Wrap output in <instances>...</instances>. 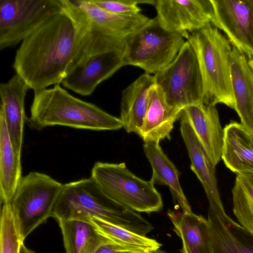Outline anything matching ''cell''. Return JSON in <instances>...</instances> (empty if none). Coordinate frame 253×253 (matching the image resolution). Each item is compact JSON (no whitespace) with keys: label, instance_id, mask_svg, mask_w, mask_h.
Wrapping results in <instances>:
<instances>
[{"label":"cell","instance_id":"obj_1","mask_svg":"<svg viewBox=\"0 0 253 253\" xmlns=\"http://www.w3.org/2000/svg\"><path fill=\"white\" fill-rule=\"evenodd\" d=\"M23 40L13 68L34 93L61 84L78 57L90 22L72 0Z\"/></svg>","mask_w":253,"mask_h":253},{"label":"cell","instance_id":"obj_2","mask_svg":"<svg viewBox=\"0 0 253 253\" xmlns=\"http://www.w3.org/2000/svg\"><path fill=\"white\" fill-rule=\"evenodd\" d=\"M52 217L57 220L85 221L95 217L143 236L153 229L137 212L107 197L91 177L63 184Z\"/></svg>","mask_w":253,"mask_h":253},{"label":"cell","instance_id":"obj_3","mask_svg":"<svg viewBox=\"0 0 253 253\" xmlns=\"http://www.w3.org/2000/svg\"><path fill=\"white\" fill-rule=\"evenodd\" d=\"M26 122L31 129L37 130L54 126L93 130L123 127L120 118L74 97L60 84L34 93L30 116Z\"/></svg>","mask_w":253,"mask_h":253},{"label":"cell","instance_id":"obj_4","mask_svg":"<svg viewBox=\"0 0 253 253\" xmlns=\"http://www.w3.org/2000/svg\"><path fill=\"white\" fill-rule=\"evenodd\" d=\"M187 41L195 53L203 83V103L223 104L235 110L231 81L233 46L211 24L189 34Z\"/></svg>","mask_w":253,"mask_h":253},{"label":"cell","instance_id":"obj_5","mask_svg":"<svg viewBox=\"0 0 253 253\" xmlns=\"http://www.w3.org/2000/svg\"><path fill=\"white\" fill-rule=\"evenodd\" d=\"M124 40L90 27L81 50L61 84L83 96L125 66Z\"/></svg>","mask_w":253,"mask_h":253},{"label":"cell","instance_id":"obj_6","mask_svg":"<svg viewBox=\"0 0 253 253\" xmlns=\"http://www.w3.org/2000/svg\"><path fill=\"white\" fill-rule=\"evenodd\" d=\"M91 177L103 193L114 202L138 212L161 211L163 202L154 184L130 171L125 163H95Z\"/></svg>","mask_w":253,"mask_h":253},{"label":"cell","instance_id":"obj_7","mask_svg":"<svg viewBox=\"0 0 253 253\" xmlns=\"http://www.w3.org/2000/svg\"><path fill=\"white\" fill-rule=\"evenodd\" d=\"M185 42L181 34L164 28L156 17L126 38L124 60L126 65L155 75L174 59Z\"/></svg>","mask_w":253,"mask_h":253},{"label":"cell","instance_id":"obj_8","mask_svg":"<svg viewBox=\"0 0 253 253\" xmlns=\"http://www.w3.org/2000/svg\"><path fill=\"white\" fill-rule=\"evenodd\" d=\"M63 184L45 173L32 171L22 177L10 202L22 240L47 219Z\"/></svg>","mask_w":253,"mask_h":253},{"label":"cell","instance_id":"obj_9","mask_svg":"<svg viewBox=\"0 0 253 253\" xmlns=\"http://www.w3.org/2000/svg\"><path fill=\"white\" fill-rule=\"evenodd\" d=\"M154 76L170 106L182 110L203 103L201 74L195 53L188 41L174 59Z\"/></svg>","mask_w":253,"mask_h":253},{"label":"cell","instance_id":"obj_10","mask_svg":"<svg viewBox=\"0 0 253 253\" xmlns=\"http://www.w3.org/2000/svg\"><path fill=\"white\" fill-rule=\"evenodd\" d=\"M63 0H0V49L13 47L59 12Z\"/></svg>","mask_w":253,"mask_h":253},{"label":"cell","instance_id":"obj_11","mask_svg":"<svg viewBox=\"0 0 253 253\" xmlns=\"http://www.w3.org/2000/svg\"><path fill=\"white\" fill-rule=\"evenodd\" d=\"M157 18L166 29L188 39L190 34L211 24V0H156Z\"/></svg>","mask_w":253,"mask_h":253},{"label":"cell","instance_id":"obj_12","mask_svg":"<svg viewBox=\"0 0 253 253\" xmlns=\"http://www.w3.org/2000/svg\"><path fill=\"white\" fill-rule=\"evenodd\" d=\"M211 24L222 31L233 47L248 60L253 58V32L249 7L245 0H211Z\"/></svg>","mask_w":253,"mask_h":253},{"label":"cell","instance_id":"obj_13","mask_svg":"<svg viewBox=\"0 0 253 253\" xmlns=\"http://www.w3.org/2000/svg\"><path fill=\"white\" fill-rule=\"evenodd\" d=\"M212 253H253V233L232 220L223 204L209 205Z\"/></svg>","mask_w":253,"mask_h":253},{"label":"cell","instance_id":"obj_14","mask_svg":"<svg viewBox=\"0 0 253 253\" xmlns=\"http://www.w3.org/2000/svg\"><path fill=\"white\" fill-rule=\"evenodd\" d=\"M180 116L188 122L198 140L216 166L221 159L224 129L215 106L203 102L192 104L184 108Z\"/></svg>","mask_w":253,"mask_h":253},{"label":"cell","instance_id":"obj_15","mask_svg":"<svg viewBox=\"0 0 253 253\" xmlns=\"http://www.w3.org/2000/svg\"><path fill=\"white\" fill-rule=\"evenodd\" d=\"M29 89L24 80L16 74L0 85V116L4 119L14 149L19 155L21 154L24 124L27 119L25 99Z\"/></svg>","mask_w":253,"mask_h":253},{"label":"cell","instance_id":"obj_16","mask_svg":"<svg viewBox=\"0 0 253 253\" xmlns=\"http://www.w3.org/2000/svg\"><path fill=\"white\" fill-rule=\"evenodd\" d=\"M182 110L168 103L161 89L155 84L149 92L148 104L142 127L138 134L144 142H159L170 139L175 122L180 118Z\"/></svg>","mask_w":253,"mask_h":253},{"label":"cell","instance_id":"obj_17","mask_svg":"<svg viewBox=\"0 0 253 253\" xmlns=\"http://www.w3.org/2000/svg\"><path fill=\"white\" fill-rule=\"evenodd\" d=\"M180 130L190 160V169L202 184L209 205L222 203L215 172L212 164L188 122L180 116Z\"/></svg>","mask_w":253,"mask_h":253},{"label":"cell","instance_id":"obj_18","mask_svg":"<svg viewBox=\"0 0 253 253\" xmlns=\"http://www.w3.org/2000/svg\"><path fill=\"white\" fill-rule=\"evenodd\" d=\"M223 129L221 159L225 166L237 175L253 174V135L235 121Z\"/></svg>","mask_w":253,"mask_h":253},{"label":"cell","instance_id":"obj_19","mask_svg":"<svg viewBox=\"0 0 253 253\" xmlns=\"http://www.w3.org/2000/svg\"><path fill=\"white\" fill-rule=\"evenodd\" d=\"M231 81L235 111L240 123L253 135V70L247 58L234 47L231 53Z\"/></svg>","mask_w":253,"mask_h":253},{"label":"cell","instance_id":"obj_20","mask_svg":"<svg viewBox=\"0 0 253 253\" xmlns=\"http://www.w3.org/2000/svg\"><path fill=\"white\" fill-rule=\"evenodd\" d=\"M155 84L154 76L144 73L123 91L120 118L127 133L139 134L148 104L149 92Z\"/></svg>","mask_w":253,"mask_h":253},{"label":"cell","instance_id":"obj_21","mask_svg":"<svg viewBox=\"0 0 253 253\" xmlns=\"http://www.w3.org/2000/svg\"><path fill=\"white\" fill-rule=\"evenodd\" d=\"M173 230L182 241V253H212L208 220L191 212L169 210Z\"/></svg>","mask_w":253,"mask_h":253},{"label":"cell","instance_id":"obj_22","mask_svg":"<svg viewBox=\"0 0 253 253\" xmlns=\"http://www.w3.org/2000/svg\"><path fill=\"white\" fill-rule=\"evenodd\" d=\"M159 142H144V154L152 169L150 180L155 184L167 186L173 200L182 212H191V208L179 182L180 172L174 164L164 152Z\"/></svg>","mask_w":253,"mask_h":253},{"label":"cell","instance_id":"obj_23","mask_svg":"<svg viewBox=\"0 0 253 253\" xmlns=\"http://www.w3.org/2000/svg\"><path fill=\"white\" fill-rule=\"evenodd\" d=\"M72 1L92 26L125 39L150 20L141 13L130 15L112 13L97 6L90 0Z\"/></svg>","mask_w":253,"mask_h":253},{"label":"cell","instance_id":"obj_24","mask_svg":"<svg viewBox=\"0 0 253 253\" xmlns=\"http://www.w3.org/2000/svg\"><path fill=\"white\" fill-rule=\"evenodd\" d=\"M21 155L14 150L4 119L0 116V197L1 204L12 200L22 176Z\"/></svg>","mask_w":253,"mask_h":253},{"label":"cell","instance_id":"obj_25","mask_svg":"<svg viewBox=\"0 0 253 253\" xmlns=\"http://www.w3.org/2000/svg\"><path fill=\"white\" fill-rule=\"evenodd\" d=\"M66 253H94L110 240L90 222L81 220H57Z\"/></svg>","mask_w":253,"mask_h":253},{"label":"cell","instance_id":"obj_26","mask_svg":"<svg viewBox=\"0 0 253 253\" xmlns=\"http://www.w3.org/2000/svg\"><path fill=\"white\" fill-rule=\"evenodd\" d=\"M90 222L99 232L114 243L136 253L156 251L162 246L157 240L148 238L100 218L92 217Z\"/></svg>","mask_w":253,"mask_h":253},{"label":"cell","instance_id":"obj_27","mask_svg":"<svg viewBox=\"0 0 253 253\" xmlns=\"http://www.w3.org/2000/svg\"><path fill=\"white\" fill-rule=\"evenodd\" d=\"M232 194L235 215L241 225L253 233V174H237Z\"/></svg>","mask_w":253,"mask_h":253},{"label":"cell","instance_id":"obj_28","mask_svg":"<svg viewBox=\"0 0 253 253\" xmlns=\"http://www.w3.org/2000/svg\"><path fill=\"white\" fill-rule=\"evenodd\" d=\"M0 217V253H19L24 241L10 203L1 204Z\"/></svg>","mask_w":253,"mask_h":253},{"label":"cell","instance_id":"obj_29","mask_svg":"<svg viewBox=\"0 0 253 253\" xmlns=\"http://www.w3.org/2000/svg\"><path fill=\"white\" fill-rule=\"evenodd\" d=\"M97 6L108 11L121 15H135L141 13L139 4L154 5L155 0H90Z\"/></svg>","mask_w":253,"mask_h":253},{"label":"cell","instance_id":"obj_30","mask_svg":"<svg viewBox=\"0 0 253 253\" xmlns=\"http://www.w3.org/2000/svg\"><path fill=\"white\" fill-rule=\"evenodd\" d=\"M94 253H136L126 250L111 241L100 245Z\"/></svg>","mask_w":253,"mask_h":253},{"label":"cell","instance_id":"obj_31","mask_svg":"<svg viewBox=\"0 0 253 253\" xmlns=\"http://www.w3.org/2000/svg\"><path fill=\"white\" fill-rule=\"evenodd\" d=\"M247 3L250 11L251 24L253 32V0H245Z\"/></svg>","mask_w":253,"mask_h":253},{"label":"cell","instance_id":"obj_32","mask_svg":"<svg viewBox=\"0 0 253 253\" xmlns=\"http://www.w3.org/2000/svg\"><path fill=\"white\" fill-rule=\"evenodd\" d=\"M19 253H35L33 251L27 248L22 243L20 247Z\"/></svg>","mask_w":253,"mask_h":253},{"label":"cell","instance_id":"obj_33","mask_svg":"<svg viewBox=\"0 0 253 253\" xmlns=\"http://www.w3.org/2000/svg\"><path fill=\"white\" fill-rule=\"evenodd\" d=\"M145 253H167L165 251L161 250L160 249H158L156 251H153V252H150Z\"/></svg>","mask_w":253,"mask_h":253},{"label":"cell","instance_id":"obj_34","mask_svg":"<svg viewBox=\"0 0 253 253\" xmlns=\"http://www.w3.org/2000/svg\"><path fill=\"white\" fill-rule=\"evenodd\" d=\"M249 64L252 70H253V58L250 60H249Z\"/></svg>","mask_w":253,"mask_h":253}]
</instances>
